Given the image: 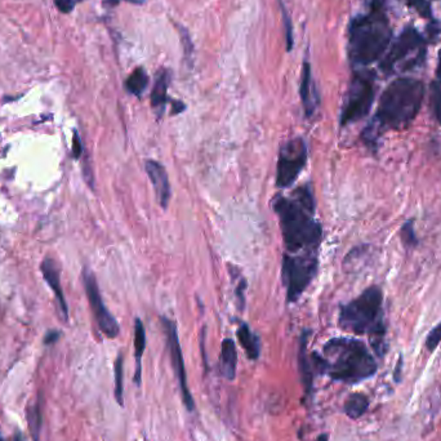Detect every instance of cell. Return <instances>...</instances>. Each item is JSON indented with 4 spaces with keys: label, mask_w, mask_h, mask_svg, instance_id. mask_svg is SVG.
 I'll return each instance as SVG.
<instances>
[{
    "label": "cell",
    "mask_w": 441,
    "mask_h": 441,
    "mask_svg": "<svg viewBox=\"0 0 441 441\" xmlns=\"http://www.w3.org/2000/svg\"><path fill=\"white\" fill-rule=\"evenodd\" d=\"M168 84H170V74L168 71H160L157 74V82L151 92V106L157 110V116H162L165 105L168 103Z\"/></svg>",
    "instance_id": "cell-17"
},
{
    "label": "cell",
    "mask_w": 441,
    "mask_h": 441,
    "mask_svg": "<svg viewBox=\"0 0 441 441\" xmlns=\"http://www.w3.org/2000/svg\"><path fill=\"white\" fill-rule=\"evenodd\" d=\"M307 338H308V332L302 333L301 341H299V369L306 394H311L315 372H313L311 358L307 355Z\"/></svg>",
    "instance_id": "cell-15"
},
{
    "label": "cell",
    "mask_w": 441,
    "mask_h": 441,
    "mask_svg": "<svg viewBox=\"0 0 441 441\" xmlns=\"http://www.w3.org/2000/svg\"><path fill=\"white\" fill-rule=\"evenodd\" d=\"M280 8H281V16H283V26L285 30V41H286V51L291 52L292 51L293 46H294V41H293V22L291 20V16L289 12L286 11L284 4L280 3Z\"/></svg>",
    "instance_id": "cell-23"
},
{
    "label": "cell",
    "mask_w": 441,
    "mask_h": 441,
    "mask_svg": "<svg viewBox=\"0 0 441 441\" xmlns=\"http://www.w3.org/2000/svg\"><path fill=\"white\" fill-rule=\"evenodd\" d=\"M84 285H85V292H87L89 303H90V308L93 311L95 321L100 326L101 332L108 338H116L120 333V328L115 318L110 313L109 310L103 303L97 280L92 272H84Z\"/></svg>",
    "instance_id": "cell-11"
},
{
    "label": "cell",
    "mask_w": 441,
    "mask_h": 441,
    "mask_svg": "<svg viewBox=\"0 0 441 441\" xmlns=\"http://www.w3.org/2000/svg\"><path fill=\"white\" fill-rule=\"evenodd\" d=\"M436 76H437V83L441 85V49L439 52V58H437V68H436Z\"/></svg>",
    "instance_id": "cell-33"
},
{
    "label": "cell",
    "mask_w": 441,
    "mask_h": 441,
    "mask_svg": "<svg viewBox=\"0 0 441 441\" xmlns=\"http://www.w3.org/2000/svg\"><path fill=\"white\" fill-rule=\"evenodd\" d=\"M120 1H122V0H103V3H105L106 6H109V7H116Z\"/></svg>",
    "instance_id": "cell-34"
},
{
    "label": "cell",
    "mask_w": 441,
    "mask_h": 441,
    "mask_svg": "<svg viewBox=\"0 0 441 441\" xmlns=\"http://www.w3.org/2000/svg\"><path fill=\"white\" fill-rule=\"evenodd\" d=\"M12 441H25L24 440V437H22V435H16V437H14Z\"/></svg>",
    "instance_id": "cell-36"
},
{
    "label": "cell",
    "mask_w": 441,
    "mask_h": 441,
    "mask_svg": "<svg viewBox=\"0 0 441 441\" xmlns=\"http://www.w3.org/2000/svg\"><path fill=\"white\" fill-rule=\"evenodd\" d=\"M326 363L324 374L345 383H359L373 377L377 363L364 342L338 337L328 341L323 347Z\"/></svg>",
    "instance_id": "cell-5"
},
{
    "label": "cell",
    "mask_w": 441,
    "mask_h": 441,
    "mask_svg": "<svg viewBox=\"0 0 441 441\" xmlns=\"http://www.w3.org/2000/svg\"><path fill=\"white\" fill-rule=\"evenodd\" d=\"M367 14L353 17L348 26V58L355 68L378 61L393 38L385 0H364Z\"/></svg>",
    "instance_id": "cell-3"
},
{
    "label": "cell",
    "mask_w": 441,
    "mask_h": 441,
    "mask_svg": "<svg viewBox=\"0 0 441 441\" xmlns=\"http://www.w3.org/2000/svg\"><path fill=\"white\" fill-rule=\"evenodd\" d=\"M56 7L58 8V11H61L62 14H70L74 9V0H55Z\"/></svg>",
    "instance_id": "cell-30"
},
{
    "label": "cell",
    "mask_w": 441,
    "mask_h": 441,
    "mask_svg": "<svg viewBox=\"0 0 441 441\" xmlns=\"http://www.w3.org/2000/svg\"><path fill=\"white\" fill-rule=\"evenodd\" d=\"M441 342V321L435 326L434 329L431 332L428 333L427 338H426V347H427L428 351L432 353L435 351L437 346L440 345Z\"/></svg>",
    "instance_id": "cell-27"
},
{
    "label": "cell",
    "mask_w": 441,
    "mask_h": 441,
    "mask_svg": "<svg viewBox=\"0 0 441 441\" xmlns=\"http://www.w3.org/2000/svg\"><path fill=\"white\" fill-rule=\"evenodd\" d=\"M425 84L418 79L399 78L391 83L380 95L373 119L361 133L368 147L375 149L386 130L409 127L421 110Z\"/></svg>",
    "instance_id": "cell-2"
},
{
    "label": "cell",
    "mask_w": 441,
    "mask_h": 441,
    "mask_svg": "<svg viewBox=\"0 0 441 441\" xmlns=\"http://www.w3.org/2000/svg\"><path fill=\"white\" fill-rule=\"evenodd\" d=\"M431 103H432L435 118L441 125V85L439 83L431 84Z\"/></svg>",
    "instance_id": "cell-25"
},
{
    "label": "cell",
    "mask_w": 441,
    "mask_h": 441,
    "mask_svg": "<svg viewBox=\"0 0 441 441\" xmlns=\"http://www.w3.org/2000/svg\"><path fill=\"white\" fill-rule=\"evenodd\" d=\"M369 408V399L365 395L353 394L345 401V413L351 420H358L365 413Z\"/></svg>",
    "instance_id": "cell-20"
},
{
    "label": "cell",
    "mask_w": 441,
    "mask_h": 441,
    "mask_svg": "<svg viewBox=\"0 0 441 441\" xmlns=\"http://www.w3.org/2000/svg\"><path fill=\"white\" fill-rule=\"evenodd\" d=\"M245 289H247V280L243 276H240L237 288H235V297L238 302V308L242 311L244 310L245 306Z\"/></svg>",
    "instance_id": "cell-28"
},
{
    "label": "cell",
    "mask_w": 441,
    "mask_h": 441,
    "mask_svg": "<svg viewBox=\"0 0 441 441\" xmlns=\"http://www.w3.org/2000/svg\"><path fill=\"white\" fill-rule=\"evenodd\" d=\"M426 56L425 39L413 26H407L399 38L391 44L390 51L380 62V68L385 74H393L395 70H413L421 66Z\"/></svg>",
    "instance_id": "cell-7"
},
{
    "label": "cell",
    "mask_w": 441,
    "mask_h": 441,
    "mask_svg": "<svg viewBox=\"0 0 441 441\" xmlns=\"http://www.w3.org/2000/svg\"><path fill=\"white\" fill-rule=\"evenodd\" d=\"M185 109H186V106H185L184 102H172V114H173V115H176V114H180V113H182Z\"/></svg>",
    "instance_id": "cell-32"
},
{
    "label": "cell",
    "mask_w": 441,
    "mask_h": 441,
    "mask_svg": "<svg viewBox=\"0 0 441 441\" xmlns=\"http://www.w3.org/2000/svg\"><path fill=\"white\" fill-rule=\"evenodd\" d=\"M146 173L151 180V184L154 186L155 195H157V203L162 205V208L165 209L168 207L172 197V190H170V177L167 170L164 168L162 164L157 160H147L145 163Z\"/></svg>",
    "instance_id": "cell-12"
},
{
    "label": "cell",
    "mask_w": 441,
    "mask_h": 441,
    "mask_svg": "<svg viewBox=\"0 0 441 441\" xmlns=\"http://www.w3.org/2000/svg\"><path fill=\"white\" fill-rule=\"evenodd\" d=\"M164 333L167 337V345L170 353V361H172V367L175 369V373L178 380L180 385V391L181 396L184 400L185 407L187 408L189 412H192L195 409V401L190 393V388L187 386V377H186V369H185L184 355H182V348L180 345L178 340V332H177V326L175 321L163 318Z\"/></svg>",
    "instance_id": "cell-10"
},
{
    "label": "cell",
    "mask_w": 441,
    "mask_h": 441,
    "mask_svg": "<svg viewBox=\"0 0 441 441\" xmlns=\"http://www.w3.org/2000/svg\"><path fill=\"white\" fill-rule=\"evenodd\" d=\"M328 439H329V436H328V435L321 434L315 441H328Z\"/></svg>",
    "instance_id": "cell-35"
},
{
    "label": "cell",
    "mask_w": 441,
    "mask_h": 441,
    "mask_svg": "<svg viewBox=\"0 0 441 441\" xmlns=\"http://www.w3.org/2000/svg\"><path fill=\"white\" fill-rule=\"evenodd\" d=\"M400 238L403 244L407 248H414L418 245V238L414 230V219H408L407 222L401 226Z\"/></svg>",
    "instance_id": "cell-22"
},
{
    "label": "cell",
    "mask_w": 441,
    "mask_h": 441,
    "mask_svg": "<svg viewBox=\"0 0 441 441\" xmlns=\"http://www.w3.org/2000/svg\"><path fill=\"white\" fill-rule=\"evenodd\" d=\"M272 209L278 216L286 253L318 251L323 240V227L315 218L316 202L311 185H302L291 195H276Z\"/></svg>",
    "instance_id": "cell-1"
},
{
    "label": "cell",
    "mask_w": 441,
    "mask_h": 441,
    "mask_svg": "<svg viewBox=\"0 0 441 441\" xmlns=\"http://www.w3.org/2000/svg\"><path fill=\"white\" fill-rule=\"evenodd\" d=\"M308 157L307 145L302 137L285 141L279 151L276 165V186L284 190L291 187L305 170Z\"/></svg>",
    "instance_id": "cell-9"
},
{
    "label": "cell",
    "mask_w": 441,
    "mask_h": 441,
    "mask_svg": "<svg viewBox=\"0 0 441 441\" xmlns=\"http://www.w3.org/2000/svg\"><path fill=\"white\" fill-rule=\"evenodd\" d=\"M75 3H78V1H82V0H74Z\"/></svg>",
    "instance_id": "cell-37"
},
{
    "label": "cell",
    "mask_w": 441,
    "mask_h": 441,
    "mask_svg": "<svg viewBox=\"0 0 441 441\" xmlns=\"http://www.w3.org/2000/svg\"><path fill=\"white\" fill-rule=\"evenodd\" d=\"M375 74L372 70H358L347 90L342 111L341 125L360 122L367 118L375 98Z\"/></svg>",
    "instance_id": "cell-8"
},
{
    "label": "cell",
    "mask_w": 441,
    "mask_h": 441,
    "mask_svg": "<svg viewBox=\"0 0 441 441\" xmlns=\"http://www.w3.org/2000/svg\"><path fill=\"white\" fill-rule=\"evenodd\" d=\"M238 365V351L235 342L231 338H224L221 345L219 355V373L227 380H235Z\"/></svg>",
    "instance_id": "cell-14"
},
{
    "label": "cell",
    "mask_w": 441,
    "mask_h": 441,
    "mask_svg": "<svg viewBox=\"0 0 441 441\" xmlns=\"http://www.w3.org/2000/svg\"><path fill=\"white\" fill-rule=\"evenodd\" d=\"M237 336H238L240 345L244 348L248 359L257 360L259 358V353H261V342H259L257 336L251 332V328L247 326L245 323H242L239 326Z\"/></svg>",
    "instance_id": "cell-18"
},
{
    "label": "cell",
    "mask_w": 441,
    "mask_h": 441,
    "mask_svg": "<svg viewBox=\"0 0 441 441\" xmlns=\"http://www.w3.org/2000/svg\"><path fill=\"white\" fill-rule=\"evenodd\" d=\"M41 269L43 275H44V279L47 280L48 284L53 289V292L56 293V297H57L58 302H60V307H61L63 316L68 318V306H66V301H65L63 292H62L58 267L56 266L55 261L52 258H46L43 261V264H41Z\"/></svg>",
    "instance_id": "cell-16"
},
{
    "label": "cell",
    "mask_w": 441,
    "mask_h": 441,
    "mask_svg": "<svg viewBox=\"0 0 441 441\" xmlns=\"http://www.w3.org/2000/svg\"><path fill=\"white\" fill-rule=\"evenodd\" d=\"M180 33H181L182 41H184L185 55L187 56V57H189V56H192V53H194V47H192V41H191L190 35L186 31V28H181Z\"/></svg>",
    "instance_id": "cell-29"
},
{
    "label": "cell",
    "mask_w": 441,
    "mask_h": 441,
    "mask_svg": "<svg viewBox=\"0 0 441 441\" xmlns=\"http://www.w3.org/2000/svg\"><path fill=\"white\" fill-rule=\"evenodd\" d=\"M404 1L407 3L409 7L414 8L418 14H421L422 17H425L427 20H434L428 0H404Z\"/></svg>",
    "instance_id": "cell-26"
},
{
    "label": "cell",
    "mask_w": 441,
    "mask_h": 441,
    "mask_svg": "<svg viewBox=\"0 0 441 441\" xmlns=\"http://www.w3.org/2000/svg\"><path fill=\"white\" fill-rule=\"evenodd\" d=\"M299 95H301V101L303 105L305 110V115L307 118H311L315 113V110L318 108L319 98L318 93L315 90V85L313 83V75H311V65L308 62L303 63L302 68V79H301V88H299Z\"/></svg>",
    "instance_id": "cell-13"
},
{
    "label": "cell",
    "mask_w": 441,
    "mask_h": 441,
    "mask_svg": "<svg viewBox=\"0 0 441 441\" xmlns=\"http://www.w3.org/2000/svg\"><path fill=\"white\" fill-rule=\"evenodd\" d=\"M82 151V141H81V138L78 136V133L75 132L74 138H73V155H74L75 159H78V157H81Z\"/></svg>",
    "instance_id": "cell-31"
},
{
    "label": "cell",
    "mask_w": 441,
    "mask_h": 441,
    "mask_svg": "<svg viewBox=\"0 0 441 441\" xmlns=\"http://www.w3.org/2000/svg\"><path fill=\"white\" fill-rule=\"evenodd\" d=\"M338 324L346 332L368 334L374 351H386V326L383 321V294L378 286H369L359 297L341 306Z\"/></svg>",
    "instance_id": "cell-4"
},
{
    "label": "cell",
    "mask_w": 441,
    "mask_h": 441,
    "mask_svg": "<svg viewBox=\"0 0 441 441\" xmlns=\"http://www.w3.org/2000/svg\"><path fill=\"white\" fill-rule=\"evenodd\" d=\"M318 267V251L285 253L281 264V279L289 303H294L301 299L316 276Z\"/></svg>",
    "instance_id": "cell-6"
},
{
    "label": "cell",
    "mask_w": 441,
    "mask_h": 441,
    "mask_svg": "<svg viewBox=\"0 0 441 441\" xmlns=\"http://www.w3.org/2000/svg\"><path fill=\"white\" fill-rule=\"evenodd\" d=\"M149 85V75L142 68H138L125 81V89L130 95L141 97Z\"/></svg>",
    "instance_id": "cell-21"
},
{
    "label": "cell",
    "mask_w": 441,
    "mask_h": 441,
    "mask_svg": "<svg viewBox=\"0 0 441 441\" xmlns=\"http://www.w3.org/2000/svg\"><path fill=\"white\" fill-rule=\"evenodd\" d=\"M146 348V332L141 319H136L135 323V356H136V375L135 382L141 386L142 380V356Z\"/></svg>",
    "instance_id": "cell-19"
},
{
    "label": "cell",
    "mask_w": 441,
    "mask_h": 441,
    "mask_svg": "<svg viewBox=\"0 0 441 441\" xmlns=\"http://www.w3.org/2000/svg\"><path fill=\"white\" fill-rule=\"evenodd\" d=\"M115 399L119 405H124L123 398V356L119 355L115 361Z\"/></svg>",
    "instance_id": "cell-24"
}]
</instances>
